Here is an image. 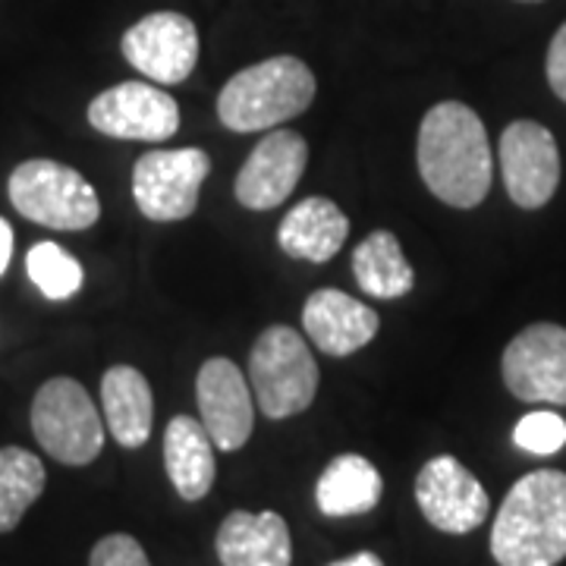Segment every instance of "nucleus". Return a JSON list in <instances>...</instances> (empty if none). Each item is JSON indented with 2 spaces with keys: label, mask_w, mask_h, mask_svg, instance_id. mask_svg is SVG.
<instances>
[{
  "label": "nucleus",
  "mask_w": 566,
  "mask_h": 566,
  "mask_svg": "<svg viewBox=\"0 0 566 566\" xmlns=\"http://www.w3.org/2000/svg\"><path fill=\"white\" fill-rule=\"evenodd\" d=\"M353 274L375 300H400L416 286V271L390 230H375L353 249Z\"/></svg>",
  "instance_id": "21"
},
{
  "label": "nucleus",
  "mask_w": 566,
  "mask_h": 566,
  "mask_svg": "<svg viewBox=\"0 0 566 566\" xmlns=\"http://www.w3.org/2000/svg\"><path fill=\"white\" fill-rule=\"evenodd\" d=\"M102 406L107 431L120 447L136 450L151 438L155 397L151 385L133 365H114L102 378Z\"/></svg>",
  "instance_id": "19"
},
{
  "label": "nucleus",
  "mask_w": 566,
  "mask_h": 566,
  "mask_svg": "<svg viewBox=\"0 0 566 566\" xmlns=\"http://www.w3.org/2000/svg\"><path fill=\"white\" fill-rule=\"evenodd\" d=\"M164 465L167 479L182 501H202L214 485V441L205 424L192 416H174L164 431Z\"/></svg>",
  "instance_id": "18"
},
{
  "label": "nucleus",
  "mask_w": 566,
  "mask_h": 566,
  "mask_svg": "<svg viewBox=\"0 0 566 566\" xmlns=\"http://www.w3.org/2000/svg\"><path fill=\"white\" fill-rule=\"evenodd\" d=\"M218 557L223 566H290L293 538L281 513L233 510L218 528Z\"/></svg>",
  "instance_id": "16"
},
{
  "label": "nucleus",
  "mask_w": 566,
  "mask_h": 566,
  "mask_svg": "<svg viewBox=\"0 0 566 566\" xmlns=\"http://www.w3.org/2000/svg\"><path fill=\"white\" fill-rule=\"evenodd\" d=\"M25 271L32 283L41 290V296L63 303L82 290V264L57 243H39L25 255Z\"/></svg>",
  "instance_id": "23"
},
{
  "label": "nucleus",
  "mask_w": 566,
  "mask_h": 566,
  "mask_svg": "<svg viewBox=\"0 0 566 566\" xmlns=\"http://www.w3.org/2000/svg\"><path fill=\"white\" fill-rule=\"evenodd\" d=\"M497 566H557L566 557V472L535 469L510 488L491 528Z\"/></svg>",
  "instance_id": "2"
},
{
  "label": "nucleus",
  "mask_w": 566,
  "mask_h": 566,
  "mask_svg": "<svg viewBox=\"0 0 566 566\" xmlns=\"http://www.w3.org/2000/svg\"><path fill=\"white\" fill-rule=\"evenodd\" d=\"M506 196L520 208H545L560 186V151L554 133L535 120L510 123L501 136Z\"/></svg>",
  "instance_id": "10"
},
{
  "label": "nucleus",
  "mask_w": 566,
  "mask_h": 566,
  "mask_svg": "<svg viewBox=\"0 0 566 566\" xmlns=\"http://www.w3.org/2000/svg\"><path fill=\"white\" fill-rule=\"evenodd\" d=\"M501 371L516 400L566 406V327L528 324L504 349Z\"/></svg>",
  "instance_id": "8"
},
{
  "label": "nucleus",
  "mask_w": 566,
  "mask_h": 566,
  "mask_svg": "<svg viewBox=\"0 0 566 566\" xmlns=\"http://www.w3.org/2000/svg\"><path fill=\"white\" fill-rule=\"evenodd\" d=\"M7 192L22 218L51 230H88L102 218L95 186L80 170L51 158L22 161L10 174Z\"/></svg>",
  "instance_id": "5"
},
{
  "label": "nucleus",
  "mask_w": 566,
  "mask_h": 566,
  "mask_svg": "<svg viewBox=\"0 0 566 566\" xmlns=\"http://www.w3.org/2000/svg\"><path fill=\"white\" fill-rule=\"evenodd\" d=\"M120 51L142 76L177 85L189 80L199 63V29L182 13L158 10L123 32Z\"/></svg>",
  "instance_id": "9"
},
{
  "label": "nucleus",
  "mask_w": 566,
  "mask_h": 566,
  "mask_svg": "<svg viewBox=\"0 0 566 566\" xmlns=\"http://www.w3.org/2000/svg\"><path fill=\"white\" fill-rule=\"evenodd\" d=\"M211 158L202 148L148 151L133 167V199L148 221H182L196 211Z\"/></svg>",
  "instance_id": "7"
},
{
  "label": "nucleus",
  "mask_w": 566,
  "mask_h": 566,
  "mask_svg": "<svg viewBox=\"0 0 566 566\" xmlns=\"http://www.w3.org/2000/svg\"><path fill=\"white\" fill-rule=\"evenodd\" d=\"M249 381L268 419H290L305 412L318 394V363L300 331L274 324L252 346Z\"/></svg>",
  "instance_id": "4"
},
{
  "label": "nucleus",
  "mask_w": 566,
  "mask_h": 566,
  "mask_svg": "<svg viewBox=\"0 0 566 566\" xmlns=\"http://www.w3.org/2000/svg\"><path fill=\"white\" fill-rule=\"evenodd\" d=\"M381 491V472L359 453H344L324 465L315 501L324 516H363L378 506Z\"/></svg>",
  "instance_id": "20"
},
{
  "label": "nucleus",
  "mask_w": 566,
  "mask_h": 566,
  "mask_svg": "<svg viewBox=\"0 0 566 566\" xmlns=\"http://www.w3.org/2000/svg\"><path fill=\"white\" fill-rule=\"evenodd\" d=\"M516 447H523L535 457H551L566 444V422L557 412H528L513 431Z\"/></svg>",
  "instance_id": "24"
},
{
  "label": "nucleus",
  "mask_w": 566,
  "mask_h": 566,
  "mask_svg": "<svg viewBox=\"0 0 566 566\" xmlns=\"http://www.w3.org/2000/svg\"><path fill=\"white\" fill-rule=\"evenodd\" d=\"M196 400H199L205 431L211 434L214 447L240 450L249 441L255 424V406H252L249 381L233 359L214 356L199 368Z\"/></svg>",
  "instance_id": "14"
},
{
  "label": "nucleus",
  "mask_w": 566,
  "mask_h": 566,
  "mask_svg": "<svg viewBox=\"0 0 566 566\" xmlns=\"http://www.w3.org/2000/svg\"><path fill=\"white\" fill-rule=\"evenodd\" d=\"M520 3H542V0H520Z\"/></svg>",
  "instance_id": "29"
},
{
  "label": "nucleus",
  "mask_w": 566,
  "mask_h": 566,
  "mask_svg": "<svg viewBox=\"0 0 566 566\" xmlns=\"http://www.w3.org/2000/svg\"><path fill=\"white\" fill-rule=\"evenodd\" d=\"M416 504L434 528L447 535L475 532L491 513L482 482L457 457H434L416 479Z\"/></svg>",
  "instance_id": "12"
},
{
  "label": "nucleus",
  "mask_w": 566,
  "mask_h": 566,
  "mask_svg": "<svg viewBox=\"0 0 566 566\" xmlns=\"http://www.w3.org/2000/svg\"><path fill=\"white\" fill-rule=\"evenodd\" d=\"M308 164V145L293 129L268 133L237 174L233 192L249 211H268L290 199L296 182L303 180Z\"/></svg>",
  "instance_id": "13"
},
{
  "label": "nucleus",
  "mask_w": 566,
  "mask_h": 566,
  "mask_svg": "<svg viewBox=\"0 0 566 566\" xmlns=\"http://www.w3.org/2000/svg\"><path fill=\"white\" fill-rule=\"evenodd\" d=\"M32 431L48 457L63 465H88L104 447V422L88 390L73 378H51L32 400Z\"/></svg>",
  "instance_id": "6"
},
{
  "label": "nucleus",
  "mask_w": 566,
  "mask_h": 566,
  "mask_svg": "<svg viewBox=\"0 0 566 566\" xmlns=\"http://www.w3.org/2000/svg\"><path fill=\"white\" fill-rule=\"evenodd\" d=\"M349 237V221L337 202L312 196L286 211L277 227V245L290 259L324 264L331 262Z\"/></svg>",
  "instance_id": "17"
},
{
  "label": "nucleus",
  "mask_w": 566,
  "mask_h": 566,
  "mask_svg": "<svg viewBox=\"0 0 566 566\" xmlns=\"http://www.w3.org/2000/svg\"><path fill=\"white\" fill-rule=\"evenodd\" d=\"M331 566H385V564H381V557H378V554H371V551H359V554H353V557L334 560Z\"/></svg>",
  "instance_id": "28"
},
{
  "label": "nucleus",
  "mask_w": 566,
  "mask_h": 566,
  "mask_svg": "<svg viewBox=\"0 0 566 566\" xmlns=\"http://www.w3.org/2000/svg\"><path fill=\"white\" fill-rule=\"evenodd\" d=\"M88 123L111 139L164 142L180 129V104L158 85L120 82L88 104Z\"/></svg>",
  "instance_id": "11"
},
{
  "label": "nucleus",
  "mask_w": 566,
  "mask_h": 566,
  "mask_svg": "<svg viewBox=\"0 0 566 566\" xmlns=\"http://www.w3.org/2000/svg\"><path fill=\"white\" fill-rule=\"evenodd\" d=\"M303 327L324 356L344 359L375 340L381 318L344 290H315L305 300Z\"/></svg>",
  "instance_id": "15"
},
{
  "label": "nucleus",
  "mask_w": 566,
  "mask_h": 566,
  "mask_svg": "<svg viewBox=\"0 0 566 566\" xmlns=\"http://www.w3.org/2000/svg\"><path fill=\"white\" fill-rule=\"evenodd\" d=\"M416 161L428 192L450 208H475L491 192V142L469 104L441 102L424 114Z\"/></svg>",
  "instance_id": "1"
},
{
  "label": "nucleus",
  "mask_w": 566,
  "mask_h": 566,
  "mask_svg": "<svg viewBox=\"0 0 566 566\" xmlns=\"http://www.w3.org/2000/svg\"><path fill=\"white\" fill-rule=\"evenodd\" d=\"M547 82H551V92L566 104V22L554 32L551 48H547Z\"/></svg>",
  "instance_id": "26"
},
{
  "label": "nucleus",
  "mask_w": 566,
  "mask_h": 566,
  "mask_svg": "<svg viewBox=\"0 0 566 566\" xmlns=\"http://www.w3.org/2000/svg\"><path fill=\"white\" fill-rule=\"evenodd\" d=\"M315 73L300 57L277 54L240 70L218 95V117L233 133H262L293 120L315 102Z\"/></svg>",
  "instance_id": "3"
},
{
  "label": "nucleus",
  "mask_w": 566,
  "mask_h": 566,
  "mask_svg": "<svg viewBox=\"0 0 566 566\" xmlns=\"http://www.w3.org/2000/svg\"><path fill=\"white\" fill-rule=\"evenodd\" d=\"M48 472L32 450L0 447V535L20 526L25 510L44 491Z\"/></svg>",
  "instance_id": "22"
},
{
  "label": "nucleus",
  "mask_w": 566,
  "mask_h": 566,
  "mask_svg": "<svg viewBox=\"0 0 566 566\" xmlns=\"http://www.w3.org/2000/svg\"><path fill=\"white\" fill-rule=\"evenodd\" d=\"M88 566H151L142 545L126 535V532H114V535H104L98 545L92 547V557Z\"/></svg>",
  "instance_id": "25"
},
{
  "label": "nucleus",
  "mask_w": 566,
  "mask_h": 566,
  "mask_svg": "<svg viewBox=\"0 0 566 566\" xmlns=\"http://www.w3.org/2000/svg\"><path fill=\"white\" fill-rule=\"evenodd\" d=\"M10 255H13V227L0 218V277L10 268Z\"/></svg>",
  "instance_id": "27"
}]
</instances>
